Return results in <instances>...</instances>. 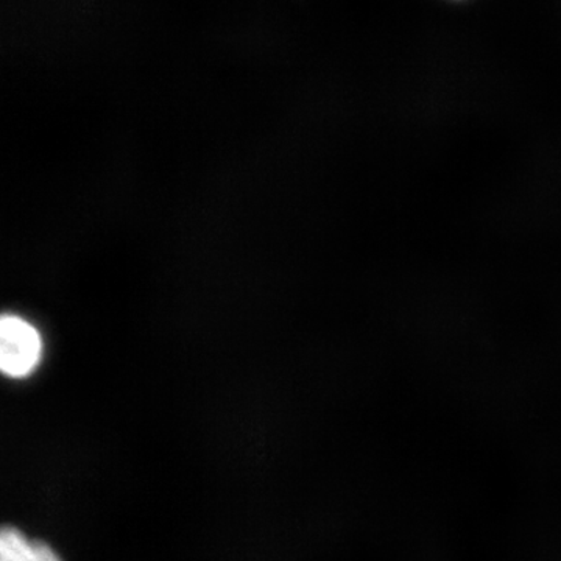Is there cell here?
Wrapping results in <instances>:
<instances>
[{"instance_id": "3", "label": "cell", "mask_w": 561, "mask_h": 561, "mask_svg": "<svg viewBox=\"0 0 561 561\" xmlns=\"http://www.w3.org/2000/svg\"><path fill=\"white\" fill-rule=\"evenodd\" d=\"M31 561H61V559L47 542L33 540Z\"/></svg>"}, {"instance_id": "1", "label": "cell", "mask_w": 561, "mask_h": 561, "mask_svg": "<svg viewBox=\"0 0 561 561\" xmlns=\"http://www.w3.org/2000/svg\"><path fill=\"white\" fill-rule=\"evenodd\" d=\"M43 354L39 332L16 316L0 321V368L10 378H25L38 367Z\"/></svg>"}, {"instance_id": "2", "label": "cell", "mask_w": 561, "mask_h": 561, "mask_svg": "<svg viewBox=\"0 0 561 561\" xmlns=\"http://www.w3.org/2000/svg\"><path fill=\"white\" fill-rule=\"evenodd\" d=\"M32 541L20 529L3 526L0 534V561H31Z\"/></svg>"}]
</instances>
